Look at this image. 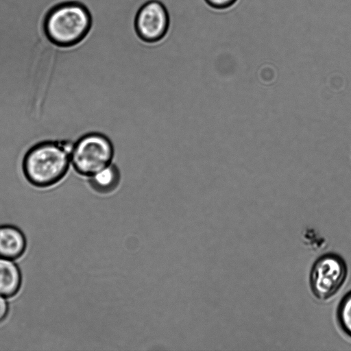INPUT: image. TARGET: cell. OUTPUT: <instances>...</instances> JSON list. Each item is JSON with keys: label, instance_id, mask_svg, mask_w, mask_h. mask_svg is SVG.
Masks as SVG:
<instances>
[{"label": "cell", "instance_id": "6da1fadb", "mask_svg": "<svg viewBox=\"0 0 351 351\" xmlns=\"http://www.w3.org/2000/svg\"><path fill=\"white\" fill-rule=\"evenodd\" d=\"M72 146L71 143L61 141H45L32 146L22 161L27 182L42 189L59 183L69 171Z\"/></svg>", "mask_w": 351, "mask_h": 351}, {"label": "cell", "instance_id": "7a4b0ae2", "mask_svg": "<svg viewBox=\"0 0 351 351\" xmlns=\"http://www.w3.org/2000/svg\"><path fill=\"white\" fill-rule=\"evenodd\" d=\"M93 25L88 8L77 1L59 4L51 9L45 21V31L53 44L69 47L81 43Z\"/></svg>", "mask_w": 351, "mask_h": 351}, {"label": "cell", "instance_id": "3957f363", "mask_svg": "<svg viewBox=\"0 0 351 351\" xmlns=\"http://www.w3.org/2000/svg\"><path fill=\"white\" fill-rule=\"evenodd\" d=\"M114 147L104 134L90 132L73 144L71 163L81 176L90 178L112 164Z\"/></svg>", "mask_w": 351, "mask_h": 351}, {"label": "cell", "instance_id": "277c9868", "mask_svg": "<svg viewBox=\"0 0 351 351\" xmlns=\"http://www.w3.org/2000/svg\"><path fill=\"white\" fill-rule=\"evenodd\" d=\"M347 276V264L339 254H324L311 266L308 278L311 291L318 301H329L342 288Z\"/></svg>", "mask_w": 351, "mask_h": 351}, {"label": "cell", "instance_id": "5b68a950", "mask_svg": "<svg viewBox=\"0 0 351 351\" xmlns=\"http://www.w3.org/2000/svg\"><path fill=\"white\" fill-rule=\"evenodd\" d=\"M170 27L167 7L159 0H148L138 9L134 19V29L143 43L155 44L162 40Z\"/></svg>", "mask_w": 351, "mask_h": 351}, {"label": "cell", "instance_id": "8992f818", "mask_svg": "<svg viewBox=\"0 0 351 351\" xmlns=\"http://www.w3.org/2000/svg\"><path fill=\"white\" fill-rule=\"evenodd\" d=\"M26 247V238L19 228L0 225V258L17 259L24 254Z\"/></svg>", "mask_w": 351, "mask_h": 351}, {"label": "cell", "instance_id": "52a82bcc", "mask_svg": "<svg viewBox=\"0 0 351 351\" xmlns=\"http://www.w3.org/2000/svg\"><path fill=\"white\" fill-rule=\"evenodd\" d=\"M22 284V275L18 265L12 259L0 258V295L14 296Z\"/></svg>", "mask_w": 351, "mask_h": 351}, {"label": "cell", "instance_id": "ba28073f", "mask_svg": "<svg viewBox=\"0 0 351 351\" xmlns=\"http://www.w3.org/2000/svg\"><path fill=\"white\" fill-rule=\"evenodd\" d=\"M89 178L93 189L100 192H107L117 186L119 181V173L117 168L111 164Z\"/></svg>", "mask_w": 351, "mask_h": 351}, {"label": "cell", "instance_id": "9c48e42d", "mask_svg": "<svg viewBox=\"0 0 351 351\" xmlns=\"http://www.w3.org/2000/svg\"><path fill=\"white\" fill-rule=\"evenodd\" d=\"M336 315L338 324L342 331L351 337V291L340 300Z\"/></svg>", "mask_w": 351, "mask_h": 351}, {"label": "cell", "instance_id": "30bf717a", "mask_svg": "<svg viewBox=\"0 0 351 351\" xmlns=\"http://www.w3.org/2000/svg\"><path fill=\"white\" fill-rule=\"evenodd\" d=\"M211 8L215 10H226L232 6L237 0H204Z\"/></svg>", "mask_w": 351, "mask_h": 351}, {"label": "cell", "instance_id": "8fae6325", "mask_svg": "<svg viewBox=\"0 0 351 351\" xmlns=\"http://www.w3.org/2000/svg\"><path fill=\"white\" fill-rule=\"evenodd\" d=\"M6 298L0 295V323L6 318L9 312V304Z\"/></svg>", "mask_w": 351, "mask_h": 351}]
</instances>
